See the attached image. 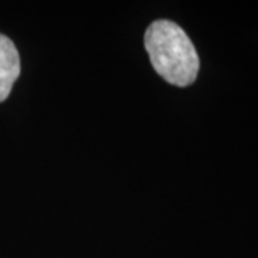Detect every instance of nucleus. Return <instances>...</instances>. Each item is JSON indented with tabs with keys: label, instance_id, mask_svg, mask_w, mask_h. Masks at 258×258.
<instances>
[{
	"label": "nucleus",
	"instance_id": "f257e3e1",
	"mask_svg": "<svg viewBox=\"0 0 258 258\" xmlns=\"http://www.w3.org/2000/svg\"><path fill=\"white\" fill-rule=\"evenodd\" d=\"M145 49L157 74L175 86L197 79L200 57L184 29L171 20H157L145 32Z\"/></svg>",
	"mask_w": 258,
	"mask_h": 258
},
{
	"label": "nucleus",
	"instance_id": "f03ea898",
	"mask_svg": "<svg viewBox=\"0 0 258 258\" xmlns=\"http://www.w3.org/2000/svg\"><path fill=\"white\" fill-rule=\"evenodd\" d=\"M20 75V57L15 43L0 33V102L12 92Z\"/></svg>",
	"mask_w": 258,
	"mask_h": 258
}]
</instances>
